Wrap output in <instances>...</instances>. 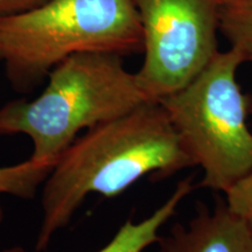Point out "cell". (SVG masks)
Listing matches in <instances>:
<instances>
[{"label": "cell", "instance_id": "obj_4", "mask_svg": "<svg viewBox=\"0 0 252 252\" xmlns=\"http://www.w3.org/2000/svg\"><path fill=\"white\" fill-rule=\"evenodd\" d=\"M244 61L229 48L214 56L190 83L158 102L168 113L182 146L203 169L201 187L225 193L252 172V97L242 91Z\"/></svg>", "mask_w": 252, "mask_h": 252}, {"label": "cell", "instance_id": "obj_3", "mask_svg": "<svg viewBox=\"0 0 252 252\" xmlns=\"http://www.w3.org/2000/svg\"><path fill=\"white\" fill-rule=\"evenodd\" d=\"M36 98L0 106V135L25 134L33 144L31 159L54 165L83 131L131 111L146 96L123 56L78 53L49 72Z\"/></svg>", "mask_w": 252, "mask_h": 252}, {"label": "cell", "instance_id": "obj_2", "mask_svg": "<svg viewBox=\"0 0 252 252\" xmlns=\"http://www.w3.org/2000/svg\"><path fill=\"white\" fill-rule=\"evenodd\" d=\"M133 0H47L0 15V64L12 88L32 93L59 63L78 53H143Z\"/></svg>", "mask_w": 252, "mask_h": 252}, {"label": "cell", "instance_id": "obj_10", "mask_svg": "<svg viewBox=\"0 0 252 252\" xmlns=\"http://www.w3.org/2000/svg\"><path fill=\"white\" fill-rule=\"evenodd\" d=\"M224 194L225 203L230 209L247 220L252 231V172Z\"/></svg>", "mask_w": 252, "mask_h": 252}, {"label": "cell", "instance_id": "obj_8", "mask_svg": "<svg viewBox=\"0 0 252 252\" xmlns=\"http://www.w3.org/2000/svg\"><path fill=\"white\" fill-rule=\"evenodd\" d=\"M220 34L244 63H252V0H220Z\"/></svg>", "mask_w": 252, "mask_h": 252}, {"label": "cell", "instance_id": "obj_5", "mask_svg": "<svg viewBox=\"0 0 252 252\" xmlns=\"http://www.w3.org/2000/svg\"><path fill=\"white\" fill-rule=\"evenodd\" d=\"M144 35L135 72L149 100L190 83L219 53L220 0H133Z\"/></svg>", "mask_w": 252, "mask_h": 252}, {"label": "cell", "instance_id": "obj_6", "mask_svg": "<svg viewBox=\"0 0 252 252\" xmlns=\"http://www.w3.org/2000/svg\"><path fill=\"white\" fill-rule=\"evenodd\" d=\"M158 252H252V231L226 203L202 208L188 224L176 223L160 236Z\"/></svg>", "mask_w": 252, "mask_h": 252}, {"label": "cell", "instance_id": "obj_7", "mask_svg": "<svg viewBox=\"0 0 252 252\" xmlns=\"http://www.w3.org/2000/svg\"><path fill=\"white\" fill-rule=\"evenodd\" d=\"M194 189L193 175L176 185L173 194L149 217L134 222L132 219L126 220L111 241L97 252H144L159 239V230L174 215L179 204L191 193ZM0 252H28L21 245L2 249Z\"/></svg>", "mask_w": 252, "mask_h": 252}, {"label": "cell", "instance_id": "obj_11", "mask_svg": "<svg viewBox=\"0 0 252 252\" xmlns=\"http://www.w3.org/2000/svg\"><path fill=\"white\" fill-rule=\"evenodd\" d=\"M45 1L47 0H0V15L27 11Z\"/></svg>", "mask_w": 252, "mask_h": 252}, {"label": "cell", "instance_id": "obj_1", "mask_svg": "<svg viewBox=\"0 0 252 252\" xmlns=\"http://www.w3.org/2000/svg\"><path fill=\"white\" fill-rule=\"evenodd\" d=\"M193 166L158 100L84 131L63 151L43 182L34 251L48 249L89 194L115 197L144 176L160 181Z\"/></svg>", "mask_w": 252, "mask_h": 252}, {"label": "cell", "instance_id": "obj_9", "mask_svg": "<svg viewBox=\"0 0 252 252\" xmlns=\"http://www.w3.org/2000/svg\"><path fill=\"white\" fill-rule=\"evenodd\" d=\"M53 166V163L39 162L30 158L15 165L0 167V226L4 220L2 195L31 200L43 185Z\"/></svg>", "mask_w": 252, "mask_h": 252}]
</instances>
